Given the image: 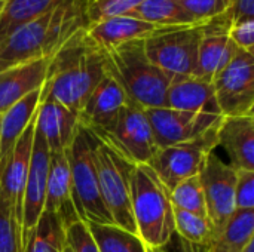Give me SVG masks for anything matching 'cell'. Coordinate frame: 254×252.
Segmentation results:
<instances>
[{
    "label": "cell",
    "instance_id": "cell-1",
    "mask_svg": "<svg viewBox=\"0 0 254 252\" xmlns=\"http://www.w3.org/2000/svg\"><path fill=\"white\" fill-rule=\"evenodd\" d=\"M106 74V50L88 34L74 33L51 58L42 98L49 97L79 113Z\"/></svg>",
    "mask_w": 254,
    "mask_h": 252
},
{
    "label": "cell",
    "instance_id": "cell-2",
    "mask_svg": "<svg viewBox=\"0 0 254 252\" xmlns=\"http://www.w3.org/2000/svg\"><path fill=\"white\" fill-rule=\"evenodd\" d=\"M86 0H61L51 10L0 40V71L51 58L74 33L88 28Z\"/></svg>",
    "mask_w": 254,
    "mask_h": 252
},
{
    "label": "cell",
    "instance_id": "cell-3",
    "mask_svg": "<svg viewBox=\"0 0 254 252\" xmlns=\"http://www.w3.org/2000/svg\"><path fill=\"white\" fill-rule=\"evenodd\" d=\"M106 71L121 85L132 104L143 110L164 107L173 77L150 62L143 39L106 50Z\"/></svg>",
    "mask_w": 254,
    "mask_h": 252
},
{
    "label": "cell",
    "instance_id": "cell-4",
    "mask_svg": "<svg viewBox=\"0 0 254 252\" xmlns=\"http://www.w3.org/2000/svg\"><path fill=\"white\" fill-rule=\"evenodd\" d=\"M131 211L138 238L146 248L164 245L174 229L170 190L150 165H135L131 175Z\"/></svg>",
    "mask_w": 254,
    "mask_h": 252
},
{
    "label": "cell",
    "instance_id": "cell-5",
    "mask_svg": "<svg viewBox=\"0 0 254 252\" xmlns=\"http://www.w3.org/2000/svg\"><path fill=\"white\" fill-rule=\"evenodd\" d=\"M97 137L79 123V128L65 150L71 175V201L76 215L83 223L115 224L100 190L94 162Z\"/></svg>",
    "mask_w": 254,
    "mask_h": 252
},
{
    "label": "cell",
    "instance_id": "cell-6",
    "mask_svg": "<svg viewBox=\"0 0 254 252\" xmlns=\"http://www.w3.org/2000/svg\"><path fill=\"white\" fill-rule=\"evenodd\" d=\"M94 162L104 205L115 224L137 235L131 211V175L135 165L97 138Z\"/></svg>",
    "mask_w": 254,
    "mask_h": 252
},
{
    "label": "cell",
    "instance_id": "cell-7",
    "mask_svg": "<svg viewBox=\"0 0 254 252\" xmlns=\"http://www.w3.org/2000/svg\"><path fill=\"white\" fill-rule=\"evenodd\" d=\"M204 24L155 28L143 39L147 58L171 77L193 76Z\"/></svg>",
    "mask_w": 254,
    "mask_h": 252
},
{
    "label": "cell",
    "instance_id": "cell-8",
    "mask_svg": "<svg viewBox=\"0 0 254 252\" xmlns=\"http://www.w3.org/2000/svg\"><path fill=\"white\" fill-rule=\"evenodd\" d=\"M94 135L134 165H149L158 151L146 111L135 104L124 107L107 129Z\"/></svg>",
    "mask_w": 254,
    "mask_h": 252
},
{
    "label": "cell",
    "instance_id": "cell-9",
    "mask_svg": "<svg viewBox=\"0 0 254 252\" xmlns=\"http://www.w3.org/2000/svg\"><path fill=\"white\" fill-rule=\"evenodd\" d=\"M219 125L195 140L158 149L149 165L170 192L183 180L199 175L207 157L217 147Z\"/></svg>",
    "mask_w": 254,
    "mask_h": 252
},
{
    "label": "cell",
    "instance_id": "cell-10",
    "mask_svg": "<svg viewBox=\"0 0 254 252\" xmlns=\"http://www.w3.org/2000/svg\"><path fill=\"white\" fill-rule=\"evenodd\" d=\"M223 117L254 114V53L240 49L211 82Z\"/></svg>",
    "mask_w": 254,
    "mask_h": 252
},
{
    "label": "cell",
    "instance_id": "cell-11",
    "mask_svg": "<svg viewBox=\"0 0 254 252\" xmlns=\"http://www.w3.org/2000/svg\"><path fill=\"white\" fill-rule=\"evenodd\" d=\"M202 192L207 206V218L213 227V242L222 227L237 209L235 206V184L237 168L223 162L214 151L210 153L204 168L199 172ZM211 242V244H213ZM210 244V245H211Z\"/></svg>",
    "mask_w": 254,
    "mask_h": 252
},
{
    "label": "cell",
    "instance_id": "cell-12",
    "mask_svg": "<svg viewBox=\"0 0 254 252\" xmlns=\"http://www.w3.org/2000/svg\"><path fill=\"white\" fill-rule=\"evenodd\" d=\"M144 111L150 122L158 149L195 140L216 128L223 119V116L219 114L182 111L167 107L147 108Z\"/></svg>",
    "mask_w": 254,
    "mask_h": 252
},
{
    "label": "cell",
    "instance_id": "cell-13",
    "mask_svg": "<svg viewBox=\"0 0 254 252\" xmlns=\"http://www.w3.org/2000/svg\"><path fill=\"white\" fill-rule=\"evenodd\" d=\"M229 25L231 21L228 19L226 12L204 24L193 77L211 83L213 79L234 59L240 49L228 36Z\"/></svg>",
    "mask_w": 254,
    "mask_h": 252
},
{
    "label": "cell",
    "instance_id": "cell-14",
    "mask_svg": "<svg viewBox=\"0 0 254 252\" xmlns=\"http://www.w3.org/2000/svg\"><path fill=\"white\" fill-rule=\"evenodd\" d=\"M49 157H51V151L46 146V141L40 135V132H37L34 128L30 168H28L27 183L24 189V198H22V224H21V244L22 245L30 230L39 221L45 208Z\"/></svg>",
    "mask_w": 254,
    "mask_h": 252
},
{
    "label": "cell",
    "instance_id": "cell-15",
    "mask_svg": "<svg viewBox=\"0 0 254 252\" xmlns=\"http://www.w3.org/2000/svg\"><path fill=\"white\" fill-rule=\"evenodd\" d=\"M34 123L36 116L31 119L24 134L18 138L0 169V190L4 199L9 202V206L18 218L19 224H22V198L31 159Z\"/></svg>",
    "mask_w": 254,
    "mask_h": 252
},
{
    "label": "cell",
    "instance_id": "cell-16",
    "mask_svg": "<svg viewBox=\"0 0 254 252\" xmlns=\"http://www.w3.org/2000/svg\"><path fill=\"white\" fill-rule=\"evenodd\" d=\"M129 104L132 102L121 85L106 71L104 77L77 113L79 123L94 134L101 132L107 129L115 122L119 111Z\"/></svg>",
    "mask_w": 254,
    "mask_h": 252
},
{
    "label": "cell",
    "instance_id": "cell-17",
    "mask_svg": "<svg viewBox=\"0 0 254 252\" xmlns=\"http://www.w3.org/2000/svg\"><path fill=\"white\" fill-rule=\"evenodd\" d=\"M34 128L45 138L49 151H65L79 128V117L58 101L40 97Z\"/></svg>",
    "mask_w": 254,
    "mask_h": 252
},
{
    "label": "cell",
    "instance_id": "cell-18",
    "mask_svg": "<svg viewBox=\"0 0 254 252\" xmlns=\"http://www.w3.org/2000/svg\"><path fill=\"white\" fill-rule=\"evenodd\" d=\"M217 147H222L237 169L254 171V114L223 117L217 128Z\"/></svg>",
    "mask_w": 254,
    "mask_h": 252
},
{
    "label": "cell",
    "instance_id": "cell-19",
    "mask_svg": "<svg viewBox=\"0 0 254 252\" xmlns=\"http://www.w3.org/2000/svg\"><path fill=\"white\" fill-rule=\"evenodd\" d=\"M164 107L182 111L222 116L213 85L193 76L173 77L165 94Z\"/></svg>",
    "mask_w": 254,
    "mask_h": 252
},
{
    "label": "cell",
    "instance_id": "cell-20",
    "mask_svg": "<svg viewBox=\"0 0 254 252\" xmlns=\"http://www.w3.org/2000/svg\"><path fill=\"white\" fill-rule=\"evenodd\" d=\"M48 65L49 58H40L0 71V114L43 86Z\"/></svg>",
    "mask_w": 254,
    "mask_h": 252
},
{
    "label": "cell",
    "instance_id": "cell-21",
    "mask_svg": "<svg viewBox=\"0 0 254 252\" xmlns=\"http://www.w3.org/2000/svg\"><path fill=\"white\" fill-rule=\"evenodd\" d=\"M43 211L60 215L65 227L79 220L71 201V175L65 151H51Z\"/></svg>",
    "mask_w": 254,
    "mask_h": 252
},
{
    "label": "cell",
    "instance_id": "cell-22",
    "mask_svg": "<svg viewBox=\"0 0 254 252\" xmlns=\"http://www.w3.org/2000/svg\"><path fill=\"white\" fill-rule=\"evenodd\" d=\"M156 27L129 15L106 18L88 25L89 37L104 50H110L131 40L146 39Z\"/></svg>",
    "mask_w": 254,
    "mask_h": 252
},
{
    "label": "cell",
    "instance_id": "cell-23",
    "mask_svg": "<svg viewBox=\"0 0 254 252\" xmlns=\"http://www.w3.org/2000/svg\"><path fill=\"white\" fill-rule=\"evenodd\" d=\"M42 88L24 97L1 114L0 122V169L18 138L24 134L40 104Z\"/></svg>",
    "mask_w": 254,
    "mask_h": 252
},
{
    "label": "cell",
    "instance_id": "cell-24",
    "mask_svg": "<svg viewBox=\"0 0 254 252\" xmlns=\"http://www.w3.org/2000/svg\"><path fill=\"white\" fill-rule=\"evenodd\" d=\"M127 15L143 19L156 28L202 24L198 22L179 0H143Z\"/></svg>",
    "mask_w": 254,
    "mask_h": 252
},
{
    "label": "cell",
    "instance_id": "cell-25",
    "mask_svg": "<svg viewBox=\"0 0 254 252\" xmlns=\"http://www.w3.org/2000/svg\"><path fill=\"white\" fill-rule=\"evenodd\" d=\"M65 224L57 214L43 211L36 226L27 235L22 252H64Z\"/></svg>",
    "mask_w": 254,
    "mask_h": 252
},
{
    "label": "cell",
    "instance_id": "cell-26",
    "mask_svg": "<svg viewBox=\"0 0 254 252\" xmlns=\"http://www.w3.org/2000/svg\"><path fill=\"white\" fill-rule=\"evenodd\" d=\"M252 241H254V209H235L211 245L225 252H241Z\"/></svg>",
    "mask_w": 254,
    "mask_h": 252
},
{
    "label": "cell",
    "instance_id": "cell-27",
    "mask_svg": "<svg viewBox=\"0 0 254 252\" xmlns=\"http://www.w3.org/2000/svg\"><path fill=\"white\" fill-rule=\"evenodd\" d=\"M61 0H4L0 15V40L15 28L51 10Z\"/></svg>",
    "mask_w": 254,
    "mask_h": 252
},
{
    "label": "cell",
    "instance_id": "cell-28",
    "mask_svg": "<svg viewBox=\"0 0 254 252\" xmlns=\"http://www.w3.org/2000/svg\"><path fill=\"white\" fill-rule=\"evenodd\" d=\"M100 252H146V245L138 235L116 224L85 223Z\"/></svg>",
    "mask_w": 254,
    "mask_h": 252
},
{
    "label": "cell",
    "instance_id": "cell-29",
    "mask_svg": "<svg viewBox=\"0 0 254 252\" xmlns=\"http://www.w3.org/2000/svg\"><path fill=\"white\" fill-rule=\"evenodd\" d=\"M174 229L188 242L193 245H210L214 233L207 217L195 212L174 208Z\"/></svg>",
    "mask_w": 254,
    "mask_h": 252
},
{
    "label": "cell",
    "instance_id": "cell-30",
    "mask_svg": "<svg viewBox=\"0 0 254 252\" xmlns=\"http://www.w3.org/2000/svg\"><path fill=\"white\" fill-rule=\"evenodd\" d=\"M170 195H171V203L174 208L207 217L205 198H204L199 175L183 180L170 192Z\"/></svg>",
    "mask_w": 254,
    "mask_h": 252
},
{
    "label": "cell",
    "instance_id": "cell-31",
    "mask_svg": "<svg viewBox=\"0 0 254 252\" xmlns=\"http://www.w3.org/2000/svg\"><path fill=\"white\" fill-rule=\"evenodd\" d=\"M0 252H22L21 224L0 190Z\"/></svg>",
    "mask_w": 254,
    "mask_h": 252
},
{
    "label": "cell",
    "instance_id": "cell-32",
    "mask_svg": "<svg viewBox=\"0 0 254 252\" xmlns=\"http://www.w3.org/2000/svg\"><path fill=\"white\" fill-rule=\"evenodd\" d=\"M141 1L143 0H86V13L89 24L112 16L127 15L134 10Z\"/></svg>",
    "mask_w": 254,
    "mask_h": 252
},
{
    "label": "cell",
    "instance_id": "cell-33",
    "mask_svg": "<svg viewBox=\"0 0 254 252\" xmlns=\"http://www.w3.org/2000/svg\"><path fill=\"white\" fill-rule=\"evenodd\" d=\"M65 247L70 252H100L89 229L80 220L65 227Z\"/></svg>",
    "mask_w": 254,
    "mask_h": 252
},
{
    "label": "cell",
    "instance_id": "cell-34",
    "mask_svg": "<svg viewBox=\"0 0 254 252\" xmlns=\"http://www.w3.org/2000/svg\"><path fill=\"white\" fill-rule=\"evenodd\" d=\"M183 7L198 21L208 22L228 10L229 0H179Z\"/></svg>",
    "mask_w": 254,
    "mask_h": 252
},
{
    "label": "cell",
    "instance_id": "cell-35",
    "mask_svg": "<svg viewBox=\"0 0 254 252\" xmlns=\"http://www.w3.org/2000/svg\"><path fill=\"white\" fill-rule=\"evenodd\" d=\"M235 206L237 209H254V171L237 169Z\"/></svg>",
    "mask_w": 254,
    "mask_h": 252
},
{
    "label": "cell",
    "instance_id": "cell-36",
    "mask_svg": "<svg viewBox=\"0 0 254 252\" xmlns=\"http://www.w3.org/2000/svg\"><path fill=\"white\" fill-rule=\"evenodd\" d=\"M228 36L238 49L254 53V19L232 22L229 25Z\"/></svg>",
    "mask_w": 254,
    "mask_h": 252
},
{
    "label": "cell",
    "instance_id": "cell-37",
    "mask_svg": "<svg viewBox=\"0 0 254 252\" xmlns=\"http://www.w3.org/2000/svg\"><path fill=\"white\" fill-rule=\"evenodd\" d=\"M226 16L231 24L237 21L254 19V0H229Z\"/></svg>",
    "mask_w": 254,
    "mask_h": 252
},
{
    "label": "cell",
    "instance_id": "cell-38",
    "mask_svg": "<svg viewBox=\"0 0 254 252\" xmlns=\"http://www.w3.org/2000/svg\"><path fill=\"white\" fill-rule=\"evenodd\" d=\"M146 252H196L193 244L185 241L177 232H174L170 239L158 248H146Z\"/></svg>",
    "mask_w": 254,
    "mask_h": 252
},
{
    "label": "cell",
    "instance_id": "cell-39",
    "mask_svg": "<svg viewBox=\"0 0 254 252\" xmlns=\"http://www.w3.org/2000/svg\"><path fill=\"white\" fill-rule=\"evenodd\" d=\"M196 252H225L214 245H195Z\"/></svg>",
    "mask_w": 254,
    "mask_h": 252
},
{
    "label": "cell",
    "instance_id": "cell-40",
    "mask_svg": "<svg viewBox=\"0 0 254 252\" xmlns=\"http://www.w3.org/2000/svg\"><path fill=\"white\" fill-rule=\"evenodd\" d=\"M241 252H254V241H252V242H250V244H249Z\"/></svg>",
    "mask_w": 254,
    "mask_h": 252
},
{
    "label": "cell",
    "instance_id": "cell-41",
    "mask_svg": "<svg viewBox=\"0 0 254 252\" xmlns=\"http://www.w3.org/2000/svg\"><path fill=\"white\" fill-rule=\"evenodd\" d=\"M3 6H4V0H0V15H1V10H3Z\"/></svg>",
    "mask_w": 254,
    "mask_h": 252
},
{
    "label": "cell",
    "instance_id": "cell-42",
    "mask_svg": "<svg viewBox=\"0 0 254 252\" xmlns=\"http://www.w3.org/2000/svg\"><path fill=\"white\" fill-rule=\"evenodd\" d=\"M64 252H70V250H68V248L65 247V251H64Z\"/></svg>",
    "mask_w": 254,
    "mask_h": 252
},
{
    "label": "cell",
    "instance_id": "cell-43",
    "mask_svg": "<svg viewBox=\"0 0 254 252\" xmlns=\"http://www.w3.org/2000/svg\"><path fill=\"white\" fill-rule=\"evenodd\" d=\"M0 122H1V114H0Z\"/></svg>",
    "mask_w": 254,
    "mask_h": 252
}]
</instances>
